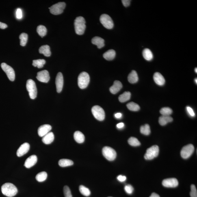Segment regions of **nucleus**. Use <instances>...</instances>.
I'll list each match as a JSON object with an SVG mask.
<instances>
[{
  "label": "nucleus",
  "instance_id": "obj_51",
  "mask_svg": "<svg viewBox=\"0 0 197 197\" xmlns=\"http://www.w3.org/2000/svg\"><path fill=\"white\" fill-rule=\"evenodd\" d=\"M195 72L196 73H197V68H195Z\"/></svg>",
  "mask_w": 197,
  "mask_h": 197
},
{
  "label": "nucleus",
  "instance_id": "obj_12",
  "mask_svg": "<svg viewBox=\"0 0 197 197\" xmlns=\"http://www.w3.org/2000/svg\"><path fill=\"white\" fill-rule=\"evenodd\" d=\"M36 78L38 81L41 82L47 83L50 80L49 72L47 70H43L38 72Z\"/></svg>",
  "mask_w": 197,
  "mask_h": 197
},
{
  "label": "nucleus",
  "instance_id": "obj_4",
  "mask_svg": "<svg viewBox=\"0 0 197 197\" xmlns=\"http://www.w3.org/2000/svg\"><path fill=\"white\" fill-rule=\"evenodd\" d=\"M26 87L30 97L31 99H35L37 96V89L35 82L31 79L27 80Z\"/></svg>",
  "mask_w": 197,
  "mask_h": 197
},
{
  "label": "nucleus",
  "instance_id": "obj_7",
  "mask_svg": "<svg viewBox=\"0 0 197 197\" xmlns=\"http://www.w3.org/2000/svg\"><path fill=\"white\" fill-rule=\"evenodd\" d=\"M66 6V4L64 2L55 4L49 8L50 12L55 15L60 14L63 13Z\"/></svg>",
  "mask_w": 197,
  "mask_h": 197
},
{
  "label": "nucleus",
  "instance_id": "obj_21",
  "mask_svg": "<svg viewBox=\"0 0 197 197\" xmlns=\"http://www.w3.org/2000/svg\"><path fill=\"white\" fill-rule=\"evenodd\" d=\"M92 44L97 46L99 49H100L105 46V40L99 37L96 36L92 39Z\"/></svg>",
  "mask_w": 197,
  "mask_h": 197
},
{
  "label": "nucleus",
  "instance_id": "obj_42",
  "mask_svg": "<svg viewBox=\"0 0 197 197\" xmlns=\"http://www.w3.org/2000/svg\"><path fill=\"white\" fill-rule=\"evenodd\" d=\"M16 17L18 19H20L22 18V11L20 9H18L16 12Z\"/></svg>",
  "mask_w": 197,
  "mask_h": 197
},
{
  "label": "nucleus",
  "instance_id": "obj_34",
  "mask_svg": "<svg viewBox=\"0 0 197 197\" xmlns=\"http://www.w3.org/2000/svg\"><path fill=\"white\" fill-rule=\"evenodd\" d=\"M140 132L143 134L146 135H149L151 131L149 125L146 124L144 126H141L140 127Z\"/></svg>",
  "mask_w": 197,
  "mask_h": 197
},
{
  "label": "nucleus",
  "instance_id": "obj_10",
  "mask_svg": "<svg viewBox=\"0 0 197 197\" xmlns=\"http://www.w3.org/2000/svg\"><path fill=\"white\" fill-rule=\"evenodd\" d=\"M1 66L2 69L6 74L9 79L11 81H14L15 79V73L13 69L5 63H2Z\"/></svg>",
  "mask_w": 197,
  "mask_h": 197
},
{
  "label": "nucleus",
  "instance_id": "obj_13",
  "mask_svg": "<svg viewBox=\"0 0 197 197\" xmlns=\"http://www.w3.org/2000/svg\"><path fill=\"white\" fill-rule=\"evenodd\" d=\"M162 184L165 187L175 188L178 185V182L177 179L175 178H170L163 180Z\"/></svg>",
  "mask_w": 197,
  "mask_h": 197
},
{
  "label": "nucleus",
  "instance_id": "obj_33",
  "mask_svg": "<svg viewBox=\"0 0 197 197\" xmlns=\"http://www.w3.org/2000/svg\"><path fill=\"white\" fill-rule=\"evenodd\" d=\"M127 107L131 111H139L140 109V107L138 104L133 102H130V103H128L127 105Z\"/></svg>",
  "mask_w": 197,
  "mask_h": 197
},
{
  "label": "nucleus",
  "instance_id": "obj_9",
  "mask_svg": "<svg viewBox=\"0 0 197 197\" xmlns=\"http://www.w3.org/2000/svg\"><path fill=\"white\" fill-rule=\"evenodd\" d=\"M92 114L96 120H103L105 118V112L103 109L99 106H95L92 108Z\"/></svg>",
  "mask_w": 197,
  "mask_h": 197
},
{
  "label": "nucleus",
  "instance_id": "obj_19",
  "mask_svg": "<svg viewBox=\"0 0 197 197\" xmlns=\"http://www.w3.org/2000/svg\"><path fill=\"white\" fill-rule=\"evenodd\" d=\"M122 88V85L120 81H116L114 82V84L109 88V91L111 93L113 94H116Z\"/></svg>",
  "mask_w": 197,
  "mask_h": 197
},
{
  "label": "nucleus",
  "instance_id": "obj_8",
  "mask_svg": "<svg viewBox=\"0 0 197 197\" xmlns=\"http://www.w3.org/2000/svg\"><path fill=\"white\" fill-rule=\"evenodd\" d=\"M100 20L101 23L106 28L110 29L114 27V23L110 16L106 14H102L100 16Z\"/></svg>",
  "mask_w": 197,
  "mask_h": 197
},
{
  "label": "nucleus",
  "instance_id": "obj_31",
  "mask_svg": "<svg viewBox=\"0 0 197 197\" xmlns=\"http://www.w3.org/2000/svg\"><path fill=\"white\" fill-rule=\"evenodd\" d=\"M46 61L44 59H38L33 60L32 64L33 66L37 67L38 68H41L43 67Z\"/></svg>",
  "mask_w": 197,
  "mask_h": 197
},
{
  "label": "nucleus",
  "instance_id": "obj_48",
  "mask_svg": "<svg viewBox=\"0 0 197 197\" xmlns=\"http://www.w3.org/2000/svg\"><path fill=\"white\" fill-rule=\"evenodd\" d=\"M122 116V114L120 113H117L115 114V116L116 118H120Z\"/></svg>",
  "mask_w": 197,
  "mask_h": 197
},
{
  "label": "nucleus",
  "instance_id": "obj_39",
  "mask_svg": "<svg viewBox=\"0 0 197 197\" xmlns=\"http://www.w3.org/2000/svg\"><path fill=\"white\" fill-rule=\"evenodd\" d=\"M63 192L65 197H72L71 191L67 186H65L63 188Z\"/></svg>",
  "mask_w": 197,
  "mask_h": 197
},
{
  "label": "nucleus",
  "instance_id": "obj_30",
  "mask_svg": "<svg viewBox=\"0 0 197 197\" xmlns=\"http://www.w3.org/2000/svg\"><path fill=\"white\" fill-rule=\"evenodd\" d=\"M48 174L45 172H41L37 174L36 178L38 182H42L45 181L47 178Z\"/></svg>",
  "mask_w": 197,
  "mask_h": 197
},
{
  "label": "nucleus",
  "instance_id": "obj_40",
  "mask_svg": "<svg viewBox=\"0 0 197 197\" xmlns=\"http://www.w3.org/2000/svg\"><path fill=\"white\" fill-rule=\"evenodd\" d=\"M190 196L191 197H197V189L196 187L194 185L191 186Z\"/></svg>",
  "mask_w": 197,
  "mask_h": 197
},
{
  "label": "nucleus",
  "instance_id": "obj_1",
  "mask_svg": "<svg viewBox=\"0 0 197 197\" xmlns=\"http://www.w3.org/2000/svg\"><path fill=\"white\" fill-rule=\"evenodd\" d=\"M1 191L4 195L8 197L15 196L18 192L17 188L11 183H5L2 185Z\"/></svg>",
  "mask_w": 197,
  "mask_h": 197
},
{
  "label": "nucleus",
  "instance_id": "obj_43",
  "mask_svg": "<svg viewBox=\"0 0 197 197\" xmlns=\"http://www.w3.org/2000/svg\"><path fill=\"white\" fill-rule=\"evenodd\" d=\"M187 110L188 114L191 116L194 117L195 116V113L193 109L190 107H187Z\"/></svg>",
  "mask_w": 197,
  "mask_h": 197
},
{
  "label": "nucleus",
  "instance_id": "obj_17",
  "mask_svg": "<svg viewBox=\"0 0 197 197\" xmlns=\"http://www.w3.org/2000/svg\"><path fill=\"white\" fill-rule=\"evenodd\" d=\"M38 161V157L35 155L30 156L26 159L24 166L26 168H30L34 166Z\"/></svg>",
  "mask_w": 197,
  "mask_h": 197
},
{
  "label": "nucleus",
  "instance_id": "obj_49",
  "mask_svg": "<svg viewBox=\"0 0 197 197\" xmlns=\"http://www.w3.org/2000/svg\"><path fill=\"white\" fill-rule=\"evenodd\" d=\"M150 197H160L159 195L156 194L155 193H152Z\"/></svg>",
  "mask_w": 197,
  "mask_h": 197
},
{
  "label": "nucleus",
  "instance_id": "obj_18",
  "mask_svg": "<svg viewBox=\"0 0 197 197\" xmlns=\"http://www.w3.org/2000/svg\"><path fill=\"white\" fill-rule=\"evenodd\" d=\"M154 81L159 86H163L165 84V79L163 76L159 72H156L153 76Z\"/></svg>",
  "mask_w": 197,
  "mask_h": 197
},
{
  "label": "nucleus",
  "instance_id": "obj_44",
  "mask_svg": "<svg viewBox=\"0 0 197 197\" xmlns=\"http://www.w3.org/2000/svg\"><path fill=\"white\" fill-rule=\"evenodd\" d=\"M123 5L125 7H127L129 6L131 4V1L130 0H122V1Z\"/></svg>",
  "mask_w": 197,
  "mask_h": 197
},
{
  "label": "nucleus",
  "instance_id": "obj_14",
  "mask_svg": "<svg viewBox=\"0 0 197 197\" xmlns=\"http://www.w3.org/2000/svg\"><path fill=\"white\" fill-rule=\"evenodd\" d=\"M64 79L63 74L61 72H59L57 74L56 79V85L57 91L60 93L62 90Z\"/></svg>",
  "mask_w": 197,
  "mask_h": 197
},
{
  "label": "nucleus",
  "instance_id": "obj_24",
  "mask_svg": "<svg viewBox=\"0 0 197 197\" xmlns=\"http://www.w3.org/2000/svg\"><path fill=\"white\" fill-rule=\"evenodd\" d=\"M39 52L41 54H42L45 56L49 57L51 53L49 46L48 45H43L40 48Z\"/></svg>",
  "mask_w": 197,
  "mask_h": 197
},
{
  "label": "nucleus",
  "instance_id": "obj_22",
  "mask_svg": "<svg viewBox=\"0 0 197 197\" xmlns=\"http://www.w3.org/2000/svg\"><path fill=\"white\" fill-rule=\"evenodd\" d=\"M116 51L114 50L110 49L104 53L103 57L106 60L110 61L114 59L116 57Z\"/></svg>",
  "mask_w": 197,
  "mask_h": 197
},
{
  "label": "nucleus",
  "instance_id": "obj_20",
  "mask_svg": "<svg viewBox=\"0 0 197 197\" xmlns=\"http://www.w3.org/2000/svg\"><path fill=\"white\" fill-rule=\"evenodd\" d=\"M54 138V135L53 133L52 132H49V133L42 137V141L45 144H50L53 142Z\"/></svg>",
  "mask_w": 197,
  "mask_h": 197
},
{
  "label": "nucleus",
  "instance_id": "obj_41",
  "mask_svg": "<svg viewBox=\"0 0 197 197\" xmlns=\"http://www.w3.org/2000/svg\"><path fill=\"white\" fill-rule=\"evenodd\" d=\"M124 190L125 192L128 194H132L134 191V188L131 185H127L124 187Z\"/></svg>",
  "mask_w": 197,
  "mask_h": 197
},
{
  "label": "nucleus",
  "instance_id": "obj_29",
  "mask_svg": "<svg viewBox=\"0 0 197 197\" xmlns=\"http://www.w3.org/2000/svg\"><path fill=\"white\" fill-rule=\"evenodd\" d=\"M59 164L61 167H65L71 166L73 164V162L69 159H62L59 160Z\"/></svg>",
  "mask_w": 197,
  "mask_h": 197
},
{
  "label": "nucleus",
  "instance_id": "obj_45",
  "mask_svg": "<svg viewBox=\"0 0 197 197\" xmlns=\"http://www.w3.org/2000/svg\"><path fill=\"white\" fill-rule=\"evenodd\" d=\"M117 179L120 182H124L125 181L126 179L125 176L119 175L117 177Z\"/></svg>",
  "mask_w": 197,
  "mask_h": 197
},
{
  "label": "nucleus",
  "instance_id": "obj_2",
  "mask_svg": "<svg viewBox=\"0 0 197 197\" xmlns=\"http://www.w3.org/2000/svg\"><path fill=\"white\" fill-rule=\"evenodd\" d=\"M74 26L76 33L79 35L83 34L86 28L84 18L82 16H79L76 18L74 22Z\"/></svg>",
  "mask_w": 197,
  "mask_h": 197
},
{
  "label": "nucleus",
  "instance_id": "obj_47",
  "mask_svg": "<svg viewBox=\"0 0 197 197\" xmlns=\"http://www.w3.org/2000/svg\"><path fill=\"white\" fill-rule=\"evenodd\" d=\"M124 126V124L123 123H119L116 125V127L118 128V129H121V128L123 127Z\"/></svg>",
  "mask_w": 197,
  "mask_h": 197
},
{
  "label": "nucleus",
  "instance_id": "obj_6",
  "mask_svg": "<svg viewBox=\"0 0 197 197\" xmlns=\"http://www.w3.org/2000/svg\"><path fill=\"white\" fill-rule=\"evenodd\" d=\"M159 146L157 145L152 146L147 150L144 156L145 159L147 160L153 159L159 155Z\"/></svg>",
  "mask_w": 197,
  "mask_h": 197
},
{
  "label": "nucleus",
  "instance_id": "obj_25",
  "mask_svg": "<svg viewBox=\"0 0 197 197\" xmlns=\"http://www.w3.org/2000/svg\"><path fill=\"white\" fill-rule=\"evenodd\" d=\"M173 119L170 116H162L159 118V123L161 126H165L169 122H172Z\"/></svg>",
  "mask_w": 197,
  "mask_h": 197
},
{
  "label": "nucleus",
  "instance_id": "obj_27",
  "mask_svg": "<svg viewBox=\"0 0 197 197\" xmlns=\"http://www.w3.org/2000/svg\"><path fill=\"white\" fill-rule=\"evenodd\" d=\"M142 55L144 58L147 61H150L153 59V55L152 52L148 48H146L143 51Z\"/></svg>",
  "mask_w": 197,
  "mask_h": 197
},
{
  "label": "nucleus",
  "instance_id": "obj_36",
  "mask_svg": "<svg viewBox=\"0 0 197 197\" xmlns=\"http://www.w3.org/2000/svg\"><path fill=\"white\" fill-rule=\"evenodd\" d=\"M20 45L22 46H25L27 43L28 39V35L25 33H22L20 35Z\"/></svg>",
  "mask_w": 197,
  "mask_h": 197
},
{
  "label": "nucleus",
  "instance_id": "obj_15",
  "mask_svg": "<svg viewBox=\"0 0 197 197\" xmlns=\"http://www.w3.org/2000/svg\"><path fill=\"white\" fill-rule=\"evenodd\" d=\"M30 147V146L28 143L26 142L22 144L18 148L16 152V155L17 156L20 157L25 155L29 151Z\"/></svg>",
  "mask_w": 197,
  "mask_h": 197
},
{
  "label": "nucleus",
  "instance_id": "obj_35",
  "mask_svg": "<svg viewBox=\"0 0 197 197\" xmlns=\"http://www.w3.org/2000/svg\"><path fill=\"white\" fill-rule=\"evenodd\" d=\"M79 191L81 194L85 196H88L91 194V192L88 188L84 186L81 185L79 187Z\"/></svg>",
  "mask_w": 197,
  "mask_h": 197
},
{
  "label": "nucleus",
  "instance_id": "obj_5",
  "mask_svg": "<svg viewBox=\"0 0 197 197\" xmlns=\"http://www.w3.org/2000/svg\"><path fill=\"white\" fill-rule=\"evenodd\" d=\"M102 154L108 160L112 161L116 159V153L112 148L109 146H105L102 149Z\"/></svg>",
  "mask_w": 197,
  "mask_h": 197
},
{
  "label": "nucleus",
  "instance_id": "obj_11",
  "mask_svg": "<svg viewBox=\"0 0 197 197\" xmlns=\"http://www.w3.org/2000/svg\"><path fill=\"white\" fill-rule=\"evenodd\" d=\"M194 151V146L192 144H189L184 146L181 151V156L184 159H188L192 155Z\"/></svg>",
  "mask_w": 197,
  "mask_h": 197
},
{
  "label": "nucleus",
  "instance_id": "obj_37",
  "mask_svg": "<svg viewBox=\"0 0 197 197\" xmlns=\"http://www.w3.org/2000/svg\"><path fill=\"white\" fill-rule=\"evenodd\" d=\"M172 112V109L168 107L163 108L160 110V114L162 115V116H170Z\"/></svg>",
  "mask_w": 197,
  "mask_h": 197
},
{
  "label": "nucleus",
  "instance_id": "obj_3",
  "mask_svg": "<svg viewBox=\"0 0 197 197\" xmlns=\"http://www.w3.org/2000/svg\"><path fill=\"white\" fill-rule=\"evenodd\" d=\"M90 81V76L88 73L85 72H81L78 77V85L80 88L81 89L87 88Z\"/></svg>",
  "mask_w": 197,
  "mask_h": 197
},
{
  "label": "nucleus",
  "instance_id": "obj_46",
  "mask_svg": "<svg viewBox=\"0 0 197 197\" xmlns=\"http://www.w3.org/2000/svg\"><path fill=\"white\" fill-rule=\"evenodd\" d=\"M7 27V25L6 24L0 22V29H5Z\"/></svg>",
  "mask_w": 197,
  "mask_h": 197
},
{
  "label": "nucleus",
  "instance_id": "obj_38",
  "mask_svg": "<svg viewBox=\"0 0 197 197\" xmlns=\"http://www.w3.org/2000/svg\"><path fill=\"white\" fill-rule=\"evenodd\" d=\"M128 143L131 146H137L140 145L141 143L138 139L134 137H131L128 141Z\"/></svg>",
  "mask_w": 197,
  "mask_h": 197
},
{
  "label": "nucleus",
  "instance_id": "obj_50",
  "mask_svg": "<svg viewBox=\"0 0 197 197\" xmlns=\"http://www.w3.org/2000/svg\"><path fill=\"white\" fill-rule=\"evenodd\" d=\"M195 83H196V84H197V79L196 78L195 79Z\"/></svg>",
  "mask_w": 197,
  "mask_h": 197
},
{
  "label": "nucleus",
  "instance_id": "obj_28",
  "mask_svg": "<svg viewBox=\"0 0 197 197\" xmlns=\"http://www.w3.org/2000/svg\"><path fill=\"white\" fill-rule=\"evenodd\" d=\"M131 94L129 92H125L120 95L119 97V100L120 102L124 103L130 100L131 98Z\"/></svg>",
  "mask_w": 197,
  "mask_h": 197
},
{
  "label": "nucleus",
  "instance_id": "obj_16",
  "mask_svg": "<svg viewBox=\"0 0 197 197\" xmlns=\"http://www.w3.org/2000/svg\"><path fill=\"white\" fill-rule=\"evenodd\" d=\"M52 129V127L49 124H44L40 126L38 130L39 136L43 137L45 135L49 133Z\"/></svg>",
  "mask_w": 197,
  "mask_h": 197
},
{
  "label": "nucleus",
  "instance_id": "obj_23",
  "mask_svg": "<svg viewBox=\"0 0 197 197\" xmlns=\"http://www.w3.org/2000/svg\"><path fill=\"white\" fill-rule=\"evenodd\" d=\"M128 81L131 83H136L138 81V77L137 72L133 70L129 74L128 77Z\"/></svg>",
  "mask_w": 197,
  "mask_h": 197
},
{
  "label": "nucleus",
  "instance_id": "obj_32",
  "mask_svg": "<svg viewBox=\"0 0 197 197\" xmlns=\"http://www.w3.org/2000/svg\"><path fill=\"white\" fill-rule=\"evenodd\" d=\"M37 32L41 37H43L45 36L47 33V29L43 25H40L38 26L37 28Z\"/></svg>",
  "mask_w": 197,
  "mask_h": 197
},
{
  "label": "nucleus",
  "instance_id": "obj_26",
  "mask_svg": "<svg viewBox=\"0 0 197 197\" xmlns=\"http://www.w3.org/2000/svg\"><path fill=\"white\" fill-rule=\"evenodd\" d=\"M74 138L76 142L79 144L83 143L85 140L84 135L80 131H77L74 133Z\"/></svg>",
  "mask_w": 197,
  "mask_h": 197
},
{
  "label": "nucleus",
  "instance_id": "obj_52",
  "mask_svg": "<svg viewBox=\"0 0 197 197\" xmlns=\"http://www.w3.org/2000/svg\"></svg>",
  "mask_w": 197,
  "mask_h": 197
}]
</instances>
